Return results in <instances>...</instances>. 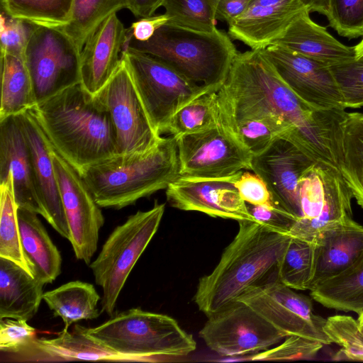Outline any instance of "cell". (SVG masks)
Segmentation results:
<instances>
[{"label":"cell","instance_id":"f546056e","mask_svg":"<svg viewBox=\"0 0 363 363\" xmlns=\"http://www.w3.org/2000/svg\"><path fill=\"white\" fill-rule=\"evenodd\" d=\"M313 300L323 306L363 313V253L347 270L310 291Z\"/></svg>","mask_w":363,"mask_h":363},{"label":"cell","instance_id":"f907efd6","mask_svg":"<svg viewBox=\"0 0 363 363\" xmlns=\"http://www.w3.org/2000/svg\"><path fill=\"white\" fill-rule=\"evenodd\" d=\"M310 12L316 11L325 16L328 11V0H301Z\"/></svg>","mask_w":363,"mask_h":363},{"label":"cell","instance_id":"3957f363","mask_svg":"<svg viewBox=\"0 0 363 363\" xmlns=\"http://www.w3.org/2000/svg\"><path fill=\"white\" fill-rule=\"evenodd\" d=\"M219 122L260 115H275L288 123L295 133L311 123L313 109L283 82L262 50L235 56L228 75L217 91Z\"/></svg>","mask_w":363,"mask_h":363},{"label":"cell","instance_id":"1f68e13d","mask_svg":"<svg viewBox=\"0 0 363 363\" xmlns=\"http://www.w3.org/2000/svg\"><path fill=\"white\" fill-rule=\"evenodd\" d=\"M317 257L316 243L291 237L277 267V278L293 289L310 290Z\"/></svg>","mask_w":363,"mask_h":363},{"label":"cell","instance_id":"9a60e30c","mask_svg":"<svg viewBox=\"0 0 363 363\" xmlns=\"http://www.w3.org/2000/svg\"><path fill=\"white\" fill-rule=\"evenodd\" d=\"M52 162L74 255L90 264L104 223L101 207L95 201L81 174L55 150Z\"/></svg>","mask_w":363,"mask_h":363},{"label":"cell","instance_id":"7dc6e473","mask_svg":"<svg viewBox=\"0 0 363 363\" xmlns=\"http://www.w3.org/2000/svg\"><path fill=\"white\" fill-rule=\"evenodd\" d=\"M169 18L164 13L141 18L128 28L130 35L136 40L145 42L150 40L161 26L168 23Z\"/></svg>","mask_w":363,"mask_h":363},{"label":"cell","instance_id":"ab89813d","mask_svg":"<svg viewBox=\"0 0 363 363\" xmlns=\"http://www.w3.org/2000/svg\"><path fill=\"white\" fill-rule=\"evenodd\" d=\"M36 330L23 319L0 320V350L30 360L37 342Z\"/></svg>","mask_w":363,"mask_h":363},{"label":"cell","instance_id":"7bdbcfd3","mask_svg":"<svg viewBox=\"0 0 363 363\" xmlns=\"http://www.w3.org/2000/svg\"><path fill=\"white\" fill-rule=\"evenodd\" d=\"M329 25L347 38L363 36V0H328Z\"/></svg>","mask_w":363,"mask_h":363},{"label":"cell","instance_id":"277c9868","mask_svg":"<svg viewBox=\"0 0 363 363\" xmlns=\"http://www.w3.org/2000/svg\"><path fill=\"white\" fill-rule=\"evenodd\" d=\"M101 208L121 209L166 189L180 176L177 139L162 137L143 153L117 154L80 173Z\"/></svg>","mask_w":363,"mask_h":363},{"label":"cell","instance_id":"8d00e7d4","mask_svg":"<svg viewBox=\"0 0 363 363\" xmlns=\"http://www.w3.org/2000/svg\"><path fill=\"white\" fill-rule=\"evenodd\" d=\"M217 91H208L182 107L172 118L164 133L178 139L218 125Z\"/></svg>","mask_w":363,"mask_h":363},{"label":"cell","instance_id":"83f0119b","mask_svg":"<svg viewBox=\"0 0 363 363\" xmlns=\"http://www.w3.org/2000/svg\"><path fill=\"white\" fill-rule=\"evenodd\" d=\"M31 360L140 362L138 358L118 354L106 347L86 335L78 324L72 332L62 329L56 337L37 339Z\"/></svg>","mask_w":363,"mask_h":363},{"label":"cell","instance_id":"7a4b0ae2","mask_svg":"<svg viewBox=\"0 0 363 363\" xmlns=\"http://www.w3.org/2000/svg\"><path fill=\"white\" fill-rule=\"evenodd\" d=\"M238 231L213 271L200 278L194 301L207 317L237 301L249 287L277 272L291 237L250 220ZM276 274V273H275Z\"/></svg>","mask_w":363,"mask_h":363},{"label":"cell","instance_id":"816d5d0a","mask_svg":"<svg viewBox=\"0 0 363 363\" xmlns=\"http://www.w3.org/2000/svg\"><path fill=\"white\" fill-rule=\"evenodd\" d=\"M358 326L362 332H363V313L358 315V318L357 319Z\"/></svg>","mask_w":363,"mask_h":363},{"label":"cell","instance_id":"7c38bea8","mask_svg":"<svg viewBox=\"0 0 363 363\" xmlns=\"http://www.w3.org/2000/svg\"><path fill=\"white\" fill-rule=\"evenodd\" d=\"M199 336L211 350L229 357L262 352L286 337L251 307L240 301L208 316Z\"/></svg>","mask_w":363,"mask_h":363},{"label":"cell","instance_id":"f35d334b","mask_svg":"<svg viewBox=\"0 0 363 363\" xmlns=\"http://www.w3.org/2000/svg\"><path fill=\"white\" fill-rule=\"evenodd\" d=\"M325 330L332 343L340 347L335 359L363 361V332L357 319L345 315L330 316Z\"/></svg>","mask_w":363,"mask_h":363},{"label":"cell","instance_id":"484cf974","mask_svg":"<svg viewBox=\"0 0 363 363\" xmlns=\"http://www.w3.org/2000/svg\"><path fill=\"white\" fill-rule=\"evenodd\" d=\"M43 286L18 264L0 257V319H32L43 299Z\"/></svg>","mask_w":363,"mask_h":363},{"label":"cell","instance_id":"d590c367","mask_svg":"<svg viewBox=\"0 0 363 363\" xmlns=\"http://www.w3.org/2000/svg\"><path fill=\"white\" fill-rule=\"evenodd\" d=\"M73 0H1L3 11L35 26L62 28L70 20Z\"/></svg>","mask_w":363,"mask_h":363},{"label":"cell","instance_id":"60d3db41","mask_svg":"<svg viewBox=\"0 0 363 363\" xmlns=\"http://www.w3.org/2000/svg\"><path fill=\"white\" fill-rule=\"evenodd\" d=\"M345 108L363 106V55L330 66Z\"/></svg>","mask_w":363,"mask_h":363},{"label":"cell","instance_id":"ee69618b","mask_svg":"<svg viewBox=\"0 0 363 363\" xmlns=\"http://www.w3.org/2000/svg\"><path fill=\"white\" fill-rule=\"evenodd\" d=\"M35 26L2 11L0 18L1 52L24 58L25 50Z\"/></svg>","mask_w":363,"mask_h":363},{"label":"cell","instance_id":"bcb514c9","mask_svg":"<svg viewBox=\"0 0 363 363\" xmlns=\"http://www.w3.org/2000/svg\"><path fill=\"white\" fill-rule=\"evenodd\" d=\"M235 185L245 203L257 206L278 204L274 200L266 183L255 173L243 172Z\"/></svg>","mask_w":363,"mask_h":363},{"label":"cell","instance_id":"e575fe53","mask_svg":"<svg viewBox=\"0 0 363 363\" xmlns=\"http://www.w3.org/2000/svg\"><path fill=\"white\" fill-rule=\"evenodd\" d=\"M16 204L10 174L0 183V257L9 259L31 275L23 251Z\"/></svg>","mask_w":363,"mask_h":363},{"label":"cell","instance_id":"ba28073f","mask_svg":"<svg viewBox=\"0 0 363 363\" xmlns=\"http://www.w3.org/2000/svg\"><path fill=\"white\" fill-rule=\"evenodd\" d=\"M157 133L161 135L172 118L184 105L212 90L193 82L158 59L128 48L121 55Z\"/></svg>","mask_w":363,"mask_h":363},{"label":"cell","instance_id":"b9f144b4","mask_svg":"<svg viewBox=\"0 0 363 363\" xmlns=\"http://www.w3.org/2000/svg\"><path fill=\"white\" fill-rule=\"evenodd\" d=\"M324 345L298 336H288L277 345L262 352L242 356L241 361H290L315 357Z\"/></svg>","mask_w":363,"mask_h":363},{"label":"cell","instance_id":"5bb4252c","mask_svg":"<svg viewBox=\"0 0 363 363\" xmlns=\"http://www.w3.org/2000/svg\"><path fill=\"white\" fill-rule=\"evenodd\" d=\"M180 176L222 177L251 170L252 153L221 123L177 139Z\"/></svg>","mask_w":363,"mask_h":363},{"label":"cell","instance_id":"30bf717a","mask_svg":"<svg viewBox=\"0 0 363 363\" xmlns=\"http://www.w3.org/2000/svg\"><path fill=\"white\" fill-rule=\"evenodd\" d=\"M81 50L61 28L35 26L24 60L35 104L81 83Z\"/></svg>","mask_w":363,"mask_h":363},{"label":"cell","instance_id":"4fadbf2b","mask_svg":"<svg viewBox=\"0 0 363 363\" xmlns=\"http://www.w3.org/2000/svg\"><path fill=\"white\" fill-rule=\"evenodd\" d=\"M95 98L108 112L116 137L118 154L143 153L160 141L121 58L117 70Z\"/></svg>","mask_w":363,"mask_h":363},{"label":"cell","instance_id":"4dcf8cb0","mask_svg":"<svg viewBox=\"0 0 363 363\" xmlns=\"http://www.w3.org/2000/svg\"><path fill=\"white\" fill-rule=\"evenodd\" d=\"M0 119L21 113L35 105L30 76L23 57L1 52Z\"/></svg>","mask_w":363,"mask_h":363},{"label":"cell","instance_id":"836d02e7","mask_svg":"<svg viewBox=\"0 0 363 363\" xmlns=\"http://www.w3.org/2000/svg\"><path fill=\"white\" fill-rule=\"evenodd\" d=\"M222 125L252 155L261 153L275 139L293 130V128L281 118L269 114L246 117Z\"/></svg>","mask_w":363,"mask_h":363},{"label":"cell","instance_id":"2e32d148","mask_svg":"<svg viewBox=\"0 0 363 363\" xmlns=\"http://www.w3.org/2000/svg\"><path fill=\"white\" fill-rule=\"evenodd\" d=\"M262 50L283 82L313 109L345 110L329 66L278 45Z\"/></svg>","mask_w":363,"mask_h":363},{"label":"cell","instance_id":"d4e9b609","mask_svg":"<svg viewBox=\"0 0 363 363\" xmlns=\"http://www.w3.org/2000/svg\"><path fill=\"white\" fill-rule=\"evenodd\" d=\"M331 146L335 167L363 208V113L345 112L333 130Z\"/></svg>","mask_w":363,"mask_h":363},{"label":"cell","instance_id":"681fc988","mask_svg":"<svg viewBox=\"0 0 363 363\" xmlns=\"http://www.w3.org/2000/svg\"><path fill=\"white\" fill-rule=\"evenodd\" d=\"M164 0H127L128 9L137 17L146 18L155 14Z\"/></svg>","mask_w":363,"mask_h":363},{"label":"cell","instance_id":"5b68a950","mask_svg":"<svg viewBox=\"0 0 363 363\" xmlns=\"http://www.w3.org/2000/svg\"><path fill=\"white\" fill-rule=\"evenodd\" d=\"M123 48L150 55L189 80L220 89L238 53L228 32L192 30L167 23L147 41L135 40L128 28Z\"/></svg>","mask_w":363,"mask_h":363},{"label":"cell","instance_id":"c3c4849f","mask_svg":"<svg viewBox=\"0 0 363 363\" xmlns=\"http://www.w3.org/2000/svg\"><path fill=\"white\" fill-rule=\"evenodd\" d=\"M252 0H220L216 10L217 20L228 25L240 16Z\"/></svg>","mask_w":363,"mask_h":363},{"label":"cell","instance_id":"8fae6325","mask_svg":"<svg viewBox=\"0 0 363 363\" xmlns=\"http://www.w3.org/2000/svg\"><path fill=\"white\" fill-rule=\"evenodd\" d=\"M237 301L251 307L285 337L298 336L328 345L327 318L315 313L311 299L281 283L277 273L249 287Z\"/></svg>","mask_w":363,"mask_h":363},{"label":"cell","instance_id":"cb8c5ba5","mask_svg":"<svg viewBox=\"0 0 363 363\" xmlns=\"http://www.w3.org/2000/svg\"><path fill=\"white\" fill-rule=\"evenodd\" d=\"M310 290L350 268L363 253V226L352 218L323 231Z\"/></svg>","mask_w":363,"mask_h":363},{"label":"cell","instance_id":"7402d4cb","mask_svg":"<svg viewBox=\"0 0 363 363\" xmlns=\"http://www.w3.org/2000/svg\"><path fill=\"white\" fill-rule=\"evenodd\" d=\"M305 8L301 0H252L228 25V33L250 49L262 50L272 45Z\"/></svg>","mask_w":363,"mask_h":363},{"label":"cell","instance_id":"f6af8a7d","mask_svg":"<svg viewBox=\"0 0 363 363\" xmlns=\"http://www.w3.org/2000/svg\"><path fill=\"white\" fill-rule=\"evenodd\" d=\"M253 220L274 232L288 235L298 217L279 204L257 206L246 203Z\"/></svg>","mask_w":363,"mask_h":363},{"label":"cell","instance_id":"603a6c76","mask_svg":"<svg viewBox=\"0 0 363 363\" xmlns=\"http://www.w3.org/2000/svg\"><path fill=\"white\" fill-rule=\"evenodd\" d=\"M305 8L294 18L286 29L272 45H278L328 66L352 60L357 57L355 47H348L333 37L310 18Z\"/></svg>","mask_w":363,"mask_h":363},{"label":"cell","instance_id":"6da1fadb","mask_svg":"<svg viewBox=\"0 0 363 363\" xmlns=\"http://www.w3.org/2000/svg\"><path fill=\"white\" fill-rule=\"evenodd\" d=\"M30 108L55 150L79 174L118 154L108 112L81 83Z\"/></svg>","mask_w":363,"mask_h":363},{"label":"cell","instance_id":"ffe728a7","mask_svg":"<svg viewBox=\"0 0 363 363\" xmlns=\"http://www.w3.org/2000/svg\"><path fill=\"white\" fill-rule=\"evenodd\" d=\"M10 174L18 207L45 212L36 188L29 146L16 115L0 119V183Z\"/></svg>","mask_w":363,"mask_h":363},{"label":"cell","instance_id":"52a82bcc","mask_svg":"<svg viewBox=\"0 0 363 363\" xmlns=\"http://www.w3.org/2000/svg\"><path fill=\"white\" fill-rule=\"evenodd\" d=\"M165 208L157 201L150 210L138 211L117 226L89 267L103 291L101 311L110 317L135 264L157 231Z\"/></svg>","mask_w":363,"mask_h":363},{"label":"cell","instance_id":"d6986e66","mask_svg":"<svg viewBox=\"0 0 363 363\" xmlns=\"http://www.w3.org/2000/svg\"><path fill=\"white\" fill-rule=\"evenodd\" d=\"M30 148L36 188L44 218L63 238L69 239L52 162V145L43 131L31 108L16 115Z\"/></svg>","mask_w":363,"mask_h":363},{"label":"cell","instance_id":"8992f818","mask_svg":"<svg viewBox=\"0 0 363 363\" xmlns=\"http://www.w3.org/2000/svg\"><path fill=\"white\" fill-rule=\"evenodd\" d=\"M84 332L116 352L140 362H167L196 348L193 336L171 316L133 308Z\"/></svg>","mask_w":363,"mask_h":363},{"label":"cell","instance_id":"9c48e42d","mask_svg":"<svg viewBox=\"0 0 363 363\" xmlns=\"http://www.w3.org/2000/svg\"><path fill=\"white\" fill-rule=\"evenodd\" d=\"M301 217L288 235L316 243L325 230L352 218V193L338 169L317 161L298 182Z\"/></svg>","mask_w":363,"mask_h":363},{"label":"cell","instance_id":"e0dca14e","mask_svg":"<svg viewBox=\"0 0 363 363\" xmlns=\"http://www.w3.org/2000/svg\"><path fill=\"white\" fill-rule=\"evenodd\" d=\"M242 172L222 177L179 176L166 189L167 200L170 206L182 211L238 222L253 220L235 185Z\"/></svg>","mask_w":363,"mask_h":363},{"label":"cell","instance_id":"4316f807","mask_svg":"<svg viewBox=\"0 0 363 363\" xmlns=\"http://www.w3.org/2000/svg\"><path fill=\"white\" fill-rule=\"evenodd\" d=\"M17 214L23 251L33 276L43 285L53 282L61 273L60 251L38 213L18 207Z\"/></svg>","mask_w":363,"mask_h":363},{"label":"cell","instance_id":"74e56055","mask_svg":"<svg viewBox=\"0 0 363 363\" xmlns=\"http://www.w3.org/2000/svg\"><path fill=\"white\" fill-rule=\"evenodd\" d=\"M220 0H164L168 23L184 28L212 32L216 28V10Z\"/></svg>","mask_w":363,"mask_h":363},{"label":"cell","instance_id":"44dd1931","mask_svg":"<svg viewBox=\"0 0 363 363\" xmlns=\"http://www.w3.org/2000/svg\"><path fill=\"white\" fill-rule=\"evenodd\" d=\"M127 38L128 28L113 13L87 39L80 53L81 84L91 95H96L117 70Z\"/></svg>","mask_w":363,"mask_h":363},{"label":"cell","instance_id":"d6a6232c","mask_svg":"<svg viewBox=\"0 0 363 363\" xmlns=\"http://www.w3.org/2000/svg\"><path fill=\"white\" fill-rule=\"evenodd\" d=\"M123 9H128L127 0H73L70 20L61 28L82 50L99 26Z\"/></svg>","mask_w":363,"mask_h":363},{"label":"cell","instance_id":"ac0fdd59","mask_svg":"<svg viewBox=\"0 0 363 363\" xmlns=\"http://www.w3.org/2000/svg\"><path fill=\"white\" fill-rule=\"evenodd\" d=\"M286 134L252 155L251 170L264 180L278 204L300 218L298 182L316 161Z\"/></svg>","mask_w":363,"mask_h":363},{"label":"cell","instance_id":"f1b7e54d","mask_svg":"<svg viewBox=\"0 0 363 363\" xmlns=\"http://www.w3.org/2000/svg\"><path fill=\"white\" fill-rule=\"evenodd\" d=\"M43 299L54 316L62 318L65 330L79 320H93L100 315L98 303L101 297L88 282L76 280L65 283L44 293Z\"/></svg>","mask_w":363,"mask_h":363}]
</instances>
